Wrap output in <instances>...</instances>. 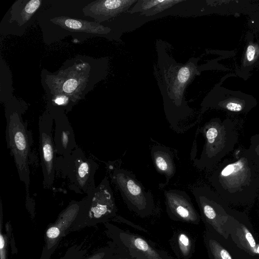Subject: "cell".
I'll list each match as a JSON object with an SVG mask.
<instances>
[{
    "label": "cell",
    "instance_id": "cell-1",
    "mask_svg": "<svg viewBox=\"0 0 259 259\" xmlns=\"http://www.w3.org/2000/svg\"><path fill=\"white\" fill-rule=\"evenodd\" d=\"M6 118L7 147L14 158L20 181L25 184L27 196H29L32 136L17 111L8 113Z\"/></svg>",
    "mask_w": 259,
    "mask_h": 259
},
{
    "label": "cell",
    "instance_id": "cell-2",
    "mask_svg": "<svg viewBox=\"0 0 259 259\" xmlns=\"http://www.w3.org/2000/svg\"><path fill=\"white\" fill-rule=\"evenodd\" d=\"M98 168V164L79 147L67 156L57 157L56 171L68 179L76 193L88 195L96 188L94 177Z\"/></svg>",
    "mask_w": 259,
    "mask_h": 259
},
{
    "label": "cell",
    "instance_id": "cell-3",
    "mask_svg": "<svg viewBox=\"0 0 259 259\" xmlns=\"http://www.w3.org/2000/svg\"><path fill=\"white\" fill-rule=\"evenodd\" d=\"M110 176L130 210L142 218L152 214L155 208L152 193L135 175L124 168L114 167L111 169Z\"/></svg>",
    "mask_w": 259,
    "mask_h": 259
},
{
    "label": "cell",
    "instance_id": "cell-4",
    "mask_svg": "<svg viewBox=\"0 0 259 259\" xmlns=\"http://www.w3.org/2000/svg\"><path fill=\"white\" fill-rule=\"evenodd\" d=\"M117 207L109 181L105 177L100 183L82 200L75 225H93L105 222L116 215Z\"/></svg>",
    "mask_w": 259,
    "mask_h": 259
},
{
    "label": "cell",
    "instance_id": "cell-5",
    "mask_svg": "<svg viewBox=\"0 0 259 259\" xmlns=\"http://www.w3.org/2000/svg\"><path fill=\"white\" fill-rule=\"evenodd\" d=\"M53 117H40L38 122L39 149L45 189L51 188L55 180L57 156L53 136Z\"/></svg>",
    "mask_w": 259,
    "mask_h": 259
},
{
    "label": "cell",
    "instance_id": "cell-6",
    "mask_svg": "<svg viewBox=\"0 0 259 259\" xmlns=\"http://www.w3.org/2000/svg\"><path fill=\"white\" fill-rule=\"evenodd\" d=\"M111 232L115 245L144 259H174L165 251L140 235L115 226L111 227Z\"/></svg>",
    "mask_w": 259,
    "mask_h": 259
},
{
    "label": "cell",
    "instance_id": "cell-7",
    "mask_svg": "<svg viewBox=\"0 0 259 259\" xmlns=\"http://www.w3.org/2000/svg\"><path fill=\"white\" fill-rule=\"evenodd\" d=\"M164 203L169 217L175 221L197 225L200 217L189 195L178 189L164 191Z\"/></svg>",
    "mask_w": 259,
    "mask_h": 259
},
{
    "label": "cell",
    "instance_id": "cell-8",
    "mask_svg": "<svg viewBox=\"0 0 259 259\" xmlns=\"http://www.w3.org/2000/svg\"><path fill=\"white\" fill-rule=\"evenodd\" d=\"M135 0H98L85 6L82 12L86 16L100 23L116 16L127 9Z\"/></svg>",
    "mask_w": 259,
    "mask_h": 259
},
{
    "label": "cell",
    "instance_id": "cell-9",
    "mask_svg": "<svg viewBox=\"0 0 259 259\" xmlns=\"http://www.w3.org/2000/svg\"><path fill=\"white\" fill-rule=\"evenodd\" d=\"M52 117L55 122L54 142L56 153L59 156H67L78 147L73 128L65 115Z\"/></svg>",
    "mask_w": 259,
    "mask_h": 259
},
{
    "label": "cell",
    "instance_id": "cell-10",
    "mask_svg": "<svg viewBox=\"0 0 259 259\" xmlns=\"http://www.w3.org/2000/svg\"><path fill=\"white\" fill-rule=\"evenodd\" d=\"M82 200L79 201H72L60 213L57 221L46 232L48 250H50L57 244L61 235L75 221L80 211Z\"/></svg>",
    "mask_w": 259,
    "mask_h": 259
},
{
    "label": "cell",
    "instance_id": "cell-11",
    "mask_svg": "<svg viewBox=\"0 0 259 259\" xmlns=\"http://www.w3.org/2000/svg\"><path fill=\"white\" fill-rule=\"evenodd\" d=\"M150 153L156 171L165 177L166 182L161 187H164L176 172L173 154L169 148L159 145L153 146Z\"/></svg>",
    "mask_w": 259,
    "mask_h": 259
},
{
    "label": "cell",
    "instance_id": "cell-12",
    "mask_svg": "<svg viewBox=\"0 0 259 259\" xmlns=\"http://www.w3.org/2000/svg\"><path fill=\"white\" fill-rule=\"evenodd\" d=\"M169 242L177 259H191L193 256L196 239L188 230L182 228L175 230Z\"/></svg>",
    "mask_w": 259,
    "mask_h": 259
},
{
    "label": "cell",
    "instance_id": "cell-13",
    "mask_svg": "<svg viewBox=\"0 0 259 259\" xmlns=\"http://www.w3.org/2000/svg\"><path fill=\"white\" fill-rule=\"evenodd\" d=\"M50 21L61 28L72 32H82L94 34H104L109 33L111 29L99 23L60 16L51 19Z\"/></svg>",
    "mask_w": 259,
    "mask_h": 259
},
{
    "label": "cell",
    "instance_id": "cell-14",
    "mask_svg": "<svg viewBox=\"0 0 259 259\" xmlns=\"http://www.w3.org/2000/svg\"><path fill=\"white\" fill-rule=\"evenodd\" d=\"M40 0H19L12 7L10 22L14 21L19 26L26 23L41 6Z\"/></svg>",
    "mask_w": 259,
    "mask_h": 259
},
{
    "label": "cell",
    "instance_id": "cell-15",
    "mask_svg": "<svg viewBox=\"0 0 259 259\" xmlns=\"http://www.w3.org/2000/svg\"><path fill=\"white\" fill-rule=\"evenodd\" d=\"M192 65H186L181 67L178 71L172 88V93L175 95V104L177 107L181 105V97L185 85L188 82L194 72Z\"/></svg>",
    "mask_w": 259,
    "mask_h": 259
},
{
    "label": "cell",
    "instance_id": "cell-16",
    "mask_svg": "<svg viewBox=\"0 0 259 259\" xmlns=\"http://www.w3.org/2000/svg\"><path fill=\"white\" fill-rule=\"evenodd\" d=\"M204 235L210 259H233L229 252L214 238L212 231L207 229Z\"/></svg>",
    "mask_w": 259,
    "mask_h": 259
},
{
    "label": "cell",
    "instance_id": "cell-17",
    "mask_svg": "<svg viewBox=\"0 0 259 259\" xmlns=\"http://www.w3.org/2000/svg\"><path fill=\"white\" fill-rule=\"evenodd\" d=\"M239 241L242 246L251 254H259V247L256 245L255 241L251 233L243 225L237 230Z\"/></svg>",
    "mask_w": 259,
    "mask_h": 259
},
{
    "label": "cell",
    "instance_id": "cell-18",
    "mask_svg": "<svg viewBox=\"0 0 259 259\" xmlns=\"http://www.w3.org/2000/svg\"><path fill=\"white\" fill-rule=\"evenodd\" d=\"M112 251L104 259H144L138 255L115 245Z\"/></svg>",
    "mask_w": 259,
    "mask_h": 259
},
{
    "label": "cell",
    "instance_id": "cell-19",
    "mask_svg": "<svg viewBox=\"0 0 259 259\" xmlns=\"http://www.w3.org/2000/svg\"><path fill=\"white\" fill-rule=\"evenodd\" d=\"M162 0H143L139 1L137 4L134 6L131 13L135 12H145L147 11L159 3L161 2Z\"/></svg>",
    "mask_w": 259,
    "mask_h": 259
},
{
    "label": "cell",
    "instance_id": "cell-20",
    "mask_svg": "<svg viewBox=\"0 0 259 259\" xmlns=\"http://www.w3.org/2000/svg\"><path fill=\"white\" fill-rule=\"evenodd\" d=\"M182 1L175 0H162L161 2L152 8L151 9L142 13L146 16L153 15L157 13L160 12L166 9L171 7L175 4L181 2Z\"/></svg>",
    "mask_w": 259,
    "mask_h": 259
},
{
    "label": "cell",
    "instance_id": "cell-21",
    "mask_svg": "<svg viewBox=\"0 0 259 259\" xmlns=\"http://www.w3.org/2000/svg\"><path fill=\"white\" fill-rule=\"evenodd\" d=\"M79 82L75 77L67 79L63 83L62 90L66 95L72 96L79 89Z\"/></svg>",
    "mask_w": 259,
    "mask_h": 259
},
{
    "label": "cell",
    "instance_id": "cell-22",
    "mask_svg": "<svg viewBox=\"0 0 259 259\" xmlns=\"http://www.w3.org/2000/svg\"><path fill=\"white\" fill-rule=\"evenodd\" d=\"M1 233H0V259H7V246L8 237L4 235L2 232V209L1 208Z\"/></svg>",
    "mask_w": 259,
    "mask_h": 259
},
{
    "label": "cell",
    "instance_id": "cell-23",
    "mask_svg": "<svg viewBox=\"0 0 259 259\" xmlns=\"http://www.w3.org/2000/svg\"><path fill=\"white\" fill-rule=\"evenodd\" d=\"M243 164L242 161H238L234 163L230 164L225 167L221 171V175L226 177L234 172H237L242 168Z\"/></svg>",
    "mask_w": 259,
    "mask_h": 259
},
{
    "label": "cell",
    "instance_id": "cell-24",
    "mask_svg": "<svg viewBox=\"0 0 259 259\" xmlns=\"http://www.w3.org/2000/svg\"><path fill=\"white\" fill-rule=\"evenodd\" d=\"M113 246L107 247L97 252L87 259H104L112 250Z\"/></svg>",
    "mask_w": 259,
    "mask_h": 259
},
{
    "label": "cell",
    "instance_id": "cell-25",
    "mask_svg": "<svg viewBox=\"0 0 259 259\" xmlns=\"http://www.w3.org/2000/svg\"><path fill=\"white\" fill-rule=\"evenodd\" d=\"M255 54V48L251 45L248 46L246 50V58L248 61H252L254 58Z\"/></svg>",
    "mask_w": 259,
    "mask_h": 259
},
{
    "label": "cell",
    "instance_id": "cell-26",
    "mask_svg": "<svg viewBox=\"0 0 259 259\" xmlns=\"http://www.w3.org/2000/svg\"><path fill=\"white\" fill-rule=\"evenodd\" d=\"M226 108L230 111L237 112L241 111L242 107L239 104L229 102L226 105Z\"/></svg>",
    "mask_w": 259,
    "mask_h": 259
},
{
    "label": "cell",
    "instance_id": "cell-27",
    "mask_svg": "<svg viewBox=\"0 0 259 259\" xmlns=\"http://www.w3.org/2000/svg\"><path fill=\"white\" fill-rule=\"evenodd\" d=\"M64 96H58L54 100V102L58 106L65 105L68 102V98Z\"/></svg>",
    "mask_w": 259,
    "mask_h": 259
}]
</instances>
